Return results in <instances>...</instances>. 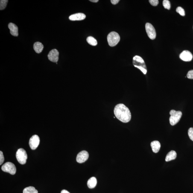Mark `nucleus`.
Returning a JSON list of instances; mask_svg holds the SVG:
<instances>
[{"instance_id": "17", "label": "nucleus", "mask_w": 193, "mask_h": 193, "mask_svg": "<svg viewBox=\"0 0 193 193\" xmlns=\"http://www.w3.org/2000/svg\"><path fill=\"white\" fill-rule=\"evenodd\" d=\"M97 184V179L95 177L91 178L87 182L88 186L89 188H95Z\"/></svg>"}, {"instance_id": "10", "label": "nucleus", "mask_w": 193, "mask_h": 193, "mask_svg": "<svg viewBox=\"0 0 193 193\" xmlns=\"http://www.w3.org/2000/svg\"><path fill=\"white\" fill-rule=\"evenodd\" d=\"M89 154L87 151H83L80 152L77 156V161L79 163H83L87 160Z\"/></svg>"}, {"instance_id": "24", "label": "nucleus", "mask_w": 193, "mask_h": 193, "mask_svg": "<svg viewBox=\"0 0 193 193\" xmlns=\"http://www.w3.org/2000/svg\"><path fill=\"white\" fill-rule=\"evenodd\" d=\"M149 2L151 5L153 6H156L159 3V1L158 0H150Z\"/></svg>"}, {"instance_id": "1", "label": "nucleus", "mask_w": 193, "mask_h": 193, "mask_svg": "<svg viewBox=\"0 0 193 193\" xmlns=\"http://www.w3.org/2000/svg\"><path fill=\"white\" fill-rule=\"evenodd\" d=\"M114 113L115 117L123 123L128 122L131 120V114L130 109L122 103H120L115 106Z\"/></svg>"}, {"instance_id": "18", "label": "nucleus", "mask_w": 193, "mask_h": 193, "mask_svg": "<svg viewBox=\"0 0 193 193\" xmlns=\"http://www.w3.org/2000/svg\"><path fill=\"white\" fill-rule=\"evenodd\" d=\"M23 193H38V191L33 186H30L24 188Z\"/></svg>"}, {"instance_id": "28", "label": "nucleus", "mask_w": 193, "mask_h": 193, "mask_svg": "<svg viewBox=\"0 0 193 193\" xmlns=\"http://www.w3.org/2000/svg\"><path fill=\"white\" fill-rule=\"evenodd\" d=\"M61 193H70L68 191L66 190H64L61 191Z\"/></svg>"}, {"instance_id": "14", "label": "nucleus", "mask_w": 193, "mask_h": 193, "mask_svg": "<svg viewBox=\"0 0 193 193\" xmlns=\"http://www.w3.org/2000/svg\"><path fill=\"white\" fill-rule=\"evenodd\" d=\"M151 146L153 152L157 153L160 150L161 144L159 141H152L151 143Z\"/></svg>"}, {"instance_id": "25", "label": "nucleus", "mask_w": 193, "mask_h": 193, "mask_svg": "<svg viewBox=\"0 0 193 193\" xmlns=\"http://www.w3.org/2000/svg\"><path fill=\"white\" fill-rule=\"evenodd\" d=\"M187 77L188 79H193V70L188 71L187 74Z\"/></svg>"}, {"instance_id": "22", "label": "nucleus", "mask_w": 193, "mask_h": 193, "mask_svg": "<svg viewBox=\"0 0 193 193\" xmlns=\"http://www.w3.org/2000/svg\"><path fill=\"white\" fill-rule=\"evenodd\" d=\"M176 11L180 15H181V16H185V10L182 7H178L176 8Z\"/></svg>"}, {"instance_id": "6", "label": "nucleus", "mask_w": 193, "mask_h": 193, "mask_svg": "<svg viewBox=\"0 0 193 193\" xmlns=\"http://www.w3.org/2000/svg\"><path fill=\"white\" fill-rule=\"evenodd\" d=\"M1 170L4 172L10 173L12 175L15 174L16 172V168L13 163L10 162H6L1 167Z\"/></svg>"}, {"instance_id": "23", "label": "nucleus", "mask_w": 193, "mask_h": 193, "mask_svg": "<svg viewBox=\"0 0 193 193\" xmlns=\"http://www.w3.org/2000/svg\"><path fill=\"white\" fill-rule=\"evenodd\" d=\"M188 135L190 139L193 141V128H190L188 130Z\"/></svg>"}, {"instance_id": "12", "label": "nucleus", "mask_w": 193, "mask_h": 193, "mask_svg": "<svg viewBox=\"0 0 193 193\" xmlns=\"http://www.w3.org/2000/svg\"><path fill=\"white\" fill-rule=\"evenodd\" d=\"M86 18V15L83 13H77L71 15L69 16V19L71 21H82Z\"/></svg>"}, {"instance_id": "5", "label": "nucleus", "mask_w": 193, "mask_h": 193, "mask_svg": "<svg viewBox=\"0 0 193 193\" xmlns=\"http://www.w3.org/2000/svg\"><path fill=\"white\" fill-rule=\"evenodd\" d=\"M16 157L19 163L24 165L26 163L28 156L25 150L23 148H21L16 152Z\"/></svg>"}, {"instance_id": "8", "label": "nucleus", "mask_w": 193, "mask_h": 193, "mask_svg": "<svg viewBox=\"0 0 193 193\" xmlns=\"http://www.w3.org/2000/svg\"><path fill=\"white\" fill-rule=\"evenodd\" d=\"M40 143V139L37 135H34L30 139L29 145L30 148L33 150H36Z\"/></svg>"}, {"instance_id": "9", "label": "nucleus", "mask_w": 193, "mask_h": 193, "mask_svg": "<svg viewBox=\"0 0 193 193\" xmlns=\"http://www.w3.org/2000/svg\"><path fill=\"white\" fill-rule=\"evenodd\" d=\"M59 52L56 49L52 50L48 55L49 60L51 61L57 63L59 60Z\"/></svg>"}, {"instance_id": "7", "label": "nucleus", "mask_w": 193, "mask_h": 193, "mask_svg": "<svg viewBox=\"0 0 193 193\" xmlns=\"http://www.w3.org/2000/svg\"><path fill=\"white\" fill-rule=\"evenodd\" d=\"M146 31L149 37L152 40L156 38V33L155 29L152 24L147 23L145 25Z\"/></svg>"}, {"instance_id": "16", "label": "nucleus", "mask_w": 193, "mask_h": 193, "mask_svg": "<svg viewBox=\"0 0 193 193\" xmlns=\"http://www.w3.org/2000/svg\"><path fill=\"white\" fill-rule=\"evenodd\" d=\"M177 156V153L174 151H171L167 154L166 157V161L168 162L170 161L174 160L175 159Z\"/></svg>"}, {"instance_id": "3", "label": "nucleus", "mask_w": 193, "mask_h": 193, "mask_svg": "<svg viewBox=\"0 0 193 193\" xmlns=\"http://www.w3.org/2000/svg\"><path fill=\"white\" fill-rule=\"evenodd\" d=\"M107 39L109 46L113 47L117 45L120 40V37L116 32H112L108 34Z\"/></svg>"}, {"instance_id": "20", "label": "nucleus", "mask_w": 193, "mask_h": 193, "mask_svg": "<svg viewBox=\"0 0 193 193\" xmlns=\"http://www.w3.org/2000/svg\"><path fill=\"white\" fill-rule=\"evenodd\" d=\"M8 1V0H1L0 1V10H3L5 8Z\"/></svg>"}, {"instance_id": "26", "label": "nucleus", "mask_w": 193, "mask_h": 193, "mask_svg": "<svg viewBox=\"0 0 193 193\" xmlns=\"http://www.w3.org/2000/svg\"><path fill=\"white\" fill-rule=\"evenodd\" d=\"M4 161V158L3 152L1 151H0V165H1Z\"/></svg>"}, {"instance_id": "29", "label": "nucleus", "mask_w": 193, "mask_h": 193, "mask_svg": "<svg viewBox=\"0 0 193 193\" xmlns=\"http://www.w3.org/2000/svg\"><path fill=\"white\" fill-rule=\"evenodd\" d=\"M91 1V2H93V3H97L98 2V0H90L89 1Z\"/></svg>"}, {"instance_id": "2", "label": "nucleus", "mask_w": 193, "mask_h": 193, "mask_svg": "<svg viewBox=\"0 0 193 193\" xmlns=\"http://www.w3.org/2000/svg\"><path fill=\"white\" fill-rule=\"evenodd\" d=\"M133 64L135 67L139 69L144 74L147 72L146 66L145 61L142 57L139 56H136L133 58Z\"/></svg>"}, {"instance_id": "15", "label": "nucleus", "mask_w": 193, "mask_h": 193, "mask_svg": "<svg viewBox=\"0 0 193 193\" xmlns=\"http://www.w3.org/2000/svg\"><path fill=\"white\" fill-rule=\"evenodd\" d=\"M44 48L43 45L40 42L35 43L33 45V48L37 54L41 53Z\"/></svg>"}, {"instance_id": "13", "label": "nucleus", "mask_w": 193, "mask_h": 193, "mask_svg": "<svg viewBox=\"0 0 193 193\" xmlns=\"http://www.w3.org/2000/svg\"><path fill=\"white\" fill-rule=\"evenodd\" d=\"M8 26L10 30V34L14 36H18V28L17 25L10 23L9 24Z\"/></svg>"}, {"instance_id": "21", "label": "nucleus", "mask_w": 193, "mask_h": 193, "mask_svg": "<svg viewBox=\"0 0 193 193\" xmlns=\"http://www.w3.org/2000/svg\"><path fill=\"white\" fill-rule=\"evenodd\" d=\"M163 5L165 9L170 10L171 8V3H170V1L168 0H164L163 1Z\"/></svg>"}, {"instance_id": "19", "label": "nucleus", "mask_w": 193, "mask_h": 193, "mask_svg": "<svg viewBox=\"0 0 193 193\" xmlns=\"http://www.w3.org/2000/svg\"><path fill=\"white\" fill-rule=\"evenodd\" d=\"M87 41L89 45L92 46H95L97 45V42L96 39L92 36H89L87 38Z\"/></svg>"}, {"instance_id": "4", "label": "nucleus", "mask_w": 193, "mask_h": 193, "mask_svg": "<svg viewBox=\"0 0 193 193\" xmlns=\"http://www.w3.org/2000/svg\"><path fill=\"white\" fill-rule=\"evenodd\" d=\"M171 116L170 117V123L172 126H174L180 121L182 116V113L180 111L171 110L170 112Z\"/></svg>"}, {"instance_id": "11", "label": "nucleus", "mask_w": 193, "mask_h": 193, "mask_svg": "<svg viewBox=\"0 0 193 193\" xmlns=\"http://www.w3.org/2000/svg\"><path fill=\"white\" fill-rule=\"evenodd\" d=\"M180 58L184 61L190 62L192 60L193 55L190 52L185 50L180 54Z\"/></svg>"}, {"instance_id": "27", "label": "nucleus", "mask_w": 193, "mask_h": 193, "mask_svg": "<svg viewBox=\"0 0 193 193\" xmlns=\"http://www.w3.org/2000/svg\"><path fill=\"white\" fill-rule=\"evenodd\" d=\"M119 1V0H111V2L114 5H115V4H118Z\"/></svg>"}]
</instances>
